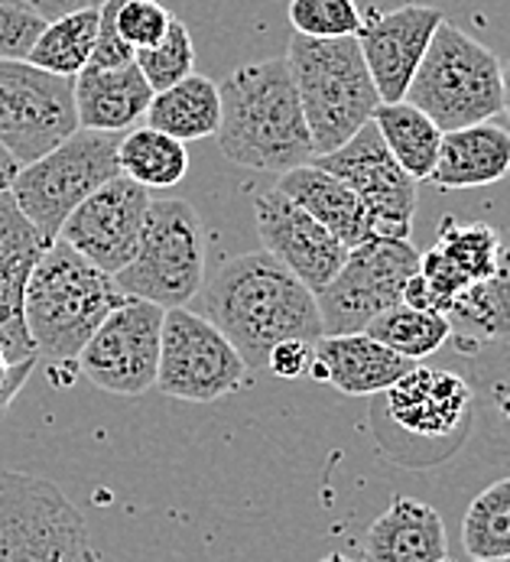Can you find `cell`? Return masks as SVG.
I'll return each instance as SVG.
<instances>
[{"label": "cell", "instance_id": "8d00e7d4", "mask_svg": "<svg viewBox=\"0 0 510 562\" xmlns=\"http://www.w3.org/2000/svg\"><path fill=\"white\" fill-rule=\"evenodd\" d=\"M134 46L124 43V36L117 33V0H104L101 3V23H98V43L91 49L86 69H121L134 63Z\"/></svg>", "mask_w": 510, "mask_h": 562}, {"label": "cell", "instance_id": "cb8c5ba5", "mask_svg": "<svg viewBox=\"0 0 510 562\" xmlns=\"http://www.w3.org/2000/svg\"><path fill=\"white\" fill-rule=\"evenodd\" d=\"M462 355L481 348H510V250L495 277L465 290L445 313Z\"/></svg>", "mask_w": 510, "mask_h": 562}, {"label": "cell", "instance_id": "d4e9b609", "mask_svg": "<svg viewBox=\"0 0 510 562\" xmlns=\"http://www.w3.org/2000/svg\"><path fill=\"white\" fill-rule=\"evenodd\" d=\"M147 127L170 134L179 144L218 137L222 127V91L218 81L192 72L189 79L157 91L147 111Z\"/></svg>", "mask_w": 510, "mask_h": 562}, {"label": "cell", "instance_id": "4dcf8cb0", "mask_svg": "<svg viewBox=\"0 0 510 562\" xmlns=\"http://www.w3.org/2000/svg\"><path fill=\"white\" fill-rule=\"evenodd\" d=\"M462 547L472 560L510 557V475L488 484L465 510Z\"/></svg>", "mask_w": 510, "mask_h": 562}, {"label": "cell", "instance_id": "603a6c76", "mask_svg": "<svg viewBox=\"0 0 510 562\" xmlns=\"http://www.w3.org/2000/svg\"><path fill=\"white\" fill-rule=\"evenodd\" d=\"M510 172V131L485 121L442 134L439 160L429 176L435 189H481L495 186Z\"/></svg>", "mask_w": 510, "mask_h": 562}, {"label": "cell", "instance_id": "ac0fdd59", "mask_svg": "<svg viewBox=\"0 0 510 562\" xmlns=\"http://www.w3.org/2000/svg\"><path fill=\"white\" fill-rule=\"evenodd\" d=\"M46 247L49 241L26 222L10 189L0 192V348L10 361L36 358L23 319V296Z\"/></svg>", "mask_w": 510, "mask_h": 562}, {"label": "cell", "instance_id": "2e32d148", "mask_svg": "<svg viewBox=\"0 0 510 562\" xmlns=\"http://www.w3.org/2000/svg\"><path fill=\"white\" fill-rule=\"evenodd\" d=\"M442 20V10L429 3H400L394 10L374 7L364 13L354 40L384 104L407 98Z\"/></svg>", "mask_w": 510, "mask_h": 562}, {"label": "cell", "instance_id": "836d02e7", "mask_svg": "<svg viewBox=\"0 0 510 562\" xmlns=\"http://www.w3.org/2000/svg\"><path fill=\"white\" fill-rule=\"evenodd\" d=\"M172 16L175 13L160 0H117V33L127 46H134V53L157 46L167 36Z\"/></svg>", "mask_w": 510, "mask_h": 562}, {"label": "cell", "instance_id": "30bf717a", "mask_svg": "<svg viewBox=\"0 0 510 562\" xmlns=\"http://www.w3.org/2000/svg\"><path fill=\"white\" fill-rule=\"evenodd\" d=\"M79 131L76 79L0 59V147L20 162L39 160Z\"/></svg>", "mask_w": 510, "mask_h": 562}, {"label": "cell", "instance_id": "9c48e42d", "mask_svg": "<svg viewBox=\"0 0 510 562\" xmlns=\"http://www.w3.org/2000/svg\"><path fill=\"white\" fill-rule=\"evenodd\" d=\"M0 562H98L82 510L49 479L0 472Z\"/></svg>", "mask_w": 510, "mask_h": 562}, {"label": "cell", "instance_id": "4fadbf2b", "mask_svg": "<svg viewBox=\"0 0 510 562\" xmlns=\"http://www.w3.org/2000/svg\"><path fill=\"white\" fill-rule=\"evenodd\" d=\"M167 310L127 296L79 355V374L114 397H144L157 387Z\"/></svg>", "mask_w": 510, "mask_h": 562}, {"label": "cell", "instance_id": "484cf974", "mask_svg": "<svg viewBox=\"0 0 510 562\" xmlns=\"http://www.w3.org/2000/svg\"><path fill=\"white\" fill-rule=\"evenodd\" d=\"M98 23H101V3L79 7L72 13H63L46 23L39 40L33 43L26 63L36 69H46L53 76L76 79L91 59V49L98 43Z\"/></svg>", "mask_w": 510, "mask_h": 562}, {"label": "cell", "instance_id": "ee69618b", "mask_svg": "<svg viewBox=\"0 0 510 562\" xmlns=\"http://www.w3.org/2000/svg\"><path fill=\"white\" fill-rule=\"evenodd\" d=\"M472 562H510V557H505V560H472Z\"/></svg>", "mask_w": 510, "mask_h": 562}, {"label": "cell", "instance_id": "d590c367", "mask_svg": "<svg viewBox=\"0 0 510 562\" xmlns=\"http://www.w3.org/2000/svg\"><path fill=\"white\" fill-rule=\"evenodd\" d=\"M468 361L475 364V378L485 381V394L491 401L495 416L501 419V432H505V446L510 456V348H481L468 355Z\"/></svg>", "mask_w": 510, "mask_h": 562}, {"label": "cell", "instance_id": "8fae6325", "mask_svg": "<svg viewBox=\"0 0 510 562\" xmlns=\"http://www.w3.org/2000/svg\"><path fill=\"white\" fill-rule=\"evenodd\" d=\"M420 273V250L404 238H374L348 250L336 280L316 296L322 331L351 335L404 303L407 283Z\"/></svg>", "mask_w": 510, "mask_h": 562}, {"label": "cell", "instance_id": "5b68a950", "mask_svg": "<svg viewBox=\"0 0 510 562\" xmlns=\"http://www.w3.org/2000/svg\"><path fill=\"white\" fill-rule=\"evenodd\" d=\"M286 63L299 91L316 157L339 150L374 121L381 94L364 66L358 40H309L293 33Z\"/></svg>", "mask_w": 510, "mask_h": 562}, {"label": "cell", "instance_id": "b9f144b4", "mask_svg": "<svg viewBox=\"0 0 510 562\" xmlns=\"http://www.w3.org/2000/svg\"><path fill=\"white\" fill-rule=\"evenodd\" d=\"M505 111H508L510 117V59L508 66H505Z\"/></svg>", "mask_w": 510, "mask_h": 562}, {"label": "cell", "instance_id": "8992f818", "mask_svg": "<svg viewBox=\"0 0 510 562\" xmlns=\"http://www.w3.org/2000/svg\"><path fill=\"white\" fill-rule=\"evenodd\" d=\"M442 131L495 121L505 111V63L462 26L442 20L407 98Z\"/></svg>", "mask_w": 510, "mask_h": 562}, {"label": "cell", "instance_id": "ba28073f", "mask_svg": "<svg viewBox=\"0 0 510 562\" xmlns=\"http://www.w3.org/2000/svg\"><path fill=\"white\" fill-rule=\"evenodd\" d=\"M117 290L160 310H182L205 283V235L195 205L154 199L134 260L114 277Z\"/></svg>", "mask_w": 510, "mask_h": 562}, {"label": "cell", "instance_id": "6da1fadb", "mask_svg": "<svg viewBox=\"0 0 510 562\" xmlns=\"http://www.w3.org/2000/svg\"><path fill=\"white\" fill-rule=\"evenodd\" d=\"M199 293L202 316L222 328L248 371H263L280 341L316 345L326 335L316 293L267 250L222 260Z\"/></svg>", "mask_w": 510, "mask_h": 562}, {"label": "cell", "instance_id": "7bdbcfd3", "mask_svg": "<svg viewBox=\"0 0 510 562\" xmlns=\"http://www.w3.org/2000/svg\"><path fill=\"white\" fill-rule=\"evenodd\" d=\"M319 562H351L348 557H341V553H329L326 560H319Z\"/></svg>", "mask_w": 510, "mask_h": 562}, {"label": "cell", "instance_id": "f546056e", "mask_svg": "<svg viewBox=\"0 0 510 562\" xmlns=\"http://www.w3.org/2000/svg\"><path fill=\"white\" fill-rule=\"evenodd\" d=\"M472 286L495 277L501 260H505V244L501 235L485 225V222H472V225H462L455 222L452 215L442 218L439 225V241L432 244Z\"/></svg>", "mask_w": 510, "mask_h": 562}, {"label": "cell", "instance_id": "f35d334b", "mask_svg": "<svg viewBox=\"0 0 510 562\" xmlns=\"http://www.w3.org/2000/svg\"><path fill=\"white\" fill-rule=\"evenodd\" d=\"M39 358H26V361H10L0 348V416L13 406L20 397V391L26 387L30 374L36 371Z\"/></svg>", "mask_w": 510, "mask_h": 562}, {"label": "cell", "instance_id": "7c38bea8", "mask_svg": "<svg viewBox=\"0 0 510 562\" xmlns=\"http://www.w3.org/2000/svg\"><path fill=\"white\" fill-rule=\"evenodd\" d=\"M248 381V364L238 348L202 313L167 310L157 387L185 403H215Z\"/></svg>", "mask_w": 510, "mask_h": 562}, {"label": "cell", "instance_id": "e575fe53", "mask_svg": "<svg viewBox=\"0 0 510 562\" xmlns=\"http://www.w3.org/2000/svg\"><path fill=\"white\" fill-rule=\"evenodd\" d=\"M46 23L49 20L33 3L0 0V59H26Z\"/></svg>", "mask_w": 510, "mask_h": 562}, {"label": "cell", "instance_id": "60d3db41", "mask_svg": "<svg viewBox=\"0 0 510 562\" xmlns=\"http://www.w3.org/2000/svg\"><path fill=\"white\" fill-rule=\"evenodd\" d=\"M16 172H20V162L13 160V157L0 147V192L10 189V182L16 179Z\"/></svg>", "mask_w": 510, "mask_h": 562}, {"label": "cell", "instance_id": "ffe728a7", "mask_svg": "<svg viewBox=\"0 0 510 562\" xmlns=\"http://www.w3.org/2000/svg\"><path fill=\"white\" fill-rule=\"evenodd\" d=\"M154 88L137 69V63L121 69H82L76 76V114L82 131L127 134L147 117Z\"/></svg>", "mask_w": 510, "mask_h": 562}, {"label": "cell", "instance_id": "277c9868", "mask_svg": "<svg viewBox=\"0 0 510 562\" xmlns=\"http://www.w3.org/2000/svg\"><path fill=\"white\" fill-rule=\"evenodd\" d=\"M475 416V387L445 368L417 364L371 403L381 449L404 465H435L452 456Z\"/></svg>", "mask_w": 510, "mask_h": 562}, {"label": "cell", "instance_id": "d6a6232c", "mask_svg": "<svg viewBox=\"0 0 510 562\" xmlns=\"http://www.w3.org/2000/svg\"><path fill=\"white\" fill-rule=\"evenodd\" d=\"M364 23L358 0H290V26L309 40H354Z\"/></svg>", "mask_w": 510, "mask_h": 562}, {"label": "cell", "instance_id": "4316f807", "mask_svg": "<svg viewBox=\"0 0 510 562\" xmlns=\"http://www.w3.org/2000/svg\"><path fill=\"white\" fill-rule=\"evenodd\" d=\"M374 124H377L387 150L394 154V160L400 162L417 182L432 176L435 160H439V147H442V131L420 108H413L410 101H394V104L381 101L374 111Z\"/></svg>", "mask_w": 510, "mask_h": 562}, {"label": "cell", "instance_id": "7a4b0ae2", "mask_svg": "<svg viewBox=\"0 0 510 562\" xmlns=\"http://www.w3.org/2000/svg\"><path fill=\"white\" fill-rule=\"evenodd\" d=\"M218 147L228 160L254 172L280 176L316 160L313 134L286 56L238 66L218 85Z\"/></svg>", "mask_w": 510, "mask_h": 562}, {"label": "cell", "instance_id": "5bb4252c", "mask_svg": "<svg viewBox=\"0 0 510 562\" xmlns=\"http://www.w3.org/2000/svg\"><path fill=\"white\" fill-rule=\"evenodd\" d=\"M313 166L332 172L364 202V209L374 218L377 238L410 241V228L420 202V182L394 160L374 121L364 124L339 150L316 157Z\"/></svg>", "mask_w": 510, "mask_h": 562}, {"label": "cell", "instance_id": "83f0119b", "mask_svg": "<svg viewBox=\"0 0 510 562\" xmlns=\"http://www.w3.org/2000/svg\"><path fill=\"white\" fill-rule=\"evenodd\" d=\"M117 162L121 176L134 179L144 189H172L189 172V150L163 131L134 127L127 131V137H121Z\"/></svg>", "mask_w": 510, "mask_h": 562}, {"label": "cell", "instance_id": "e0dca14e", "mask_svg": "<svg viewBox=\"0 0 510 562\" xmlns=\"http://www.w3.org/2000/svg\"><path fill=\"white\" fill-rule=\"evenodd\" d=\"M254 222L263 250L316 296L336 280L341 263L348 260V247L276 186L254 199Z\"/></svg>", "mask_w": 510, "mask_h": 562}, {"label": "cell", "instance_id": "52a82bcc", "mask_svg": "<svg viewBox=\"0 0 510 562\" xmlns=\"http://www.w3.org/2000/svg\"><path fill=\"white\" fill-rule=\"evenodd\" d=\"M117 147V134H98L79 127L46 157L20 166L16 179L10 182V195L16 209L26 215V222L46 241H59V232L69 222V215L104 182L121 176Z\"/></svg>", "mask_w": 510, "mask_h": 562}, {"label": "cell", "instance_id": "9a60e30c", "mask_svg": "<svg viewBox=\"0 0 510 562\" xmlns=\"http://www.w3.org/2000/svg\"><path fill=\"white\" fill-rule=\"evenodd\" d=\"M150 202V189L137 186L127 176H114L69 215L59 241L79 250L88 263H94L107 277H117L140 247Z\"/></svg>", "mask_w": 510, "mask_h": 562}, {"label": "cell", "instance_id": "f1b7e54d", "mask_svg": "<svg viewBox=\"0 0 510 562\" xmlns=\"http://www.w3.org/2000/svg\"><path fill=\"white\" fill-rule=\"evenodd\" d=\"M374 341H381L384 348H390L394 355H404L410 361H423L429 355H435L449 338H452V325L442 313L435 310H417L407 303H397L394 310L381 313L374 322H367L364 328Z\"/></svg>", "mask_w": 510, "mask_h": 562}, {"label": "cell", "instance_id": "74e56055", "mask_svg": "<svg viewBox=\"0 0 510 562\" xmlns=\"http://www.w3.org/2000/svg\"><path fill=\"white\" fill-rule=\"evenodd\" d=\"M313 364V345L309 341H280L273 345L270 358H267V371H273L283 381H296L299 374H306Z\"/></svg>", "mask_w": 510, "mask_h": 562}, {"label": "cell", "instance_id": "1f68e13d", "mask_svg": "<svg viewBox=\"0 0 510 562\" xmlns=\"http://www.w3.org/2000/svg\"><path fill=\"white\" fill-rule=\"evenodd\" d=\"M134 63L154 91H167L182 79H189L195 72V43L189 36V26L179 16H172L167 36L150 49H137Z\"/></svg>", "mask_w": 510, "mask_h": 562}, {"label": "cell", "instance_id": "44dd1931", "mask_svg": "<svg viewBox=\"0 0 510 562\" xmlns=\"http://www.w3.org/2000/svg\"><path fill=\"white\" fill-rule=\"evenodd\" d=\"M364 562H449L445 524L435 507L397 494L367 527Z\"/></svg>", "mask_w": 510, "mask_h": 562}, {"label": "cell", "instance_id": "ab89813d", "mask_svg": "<svg viewBox=\"0 0 510 562\" xmlns=\"http://www.w3.org/2000/svg\"><path fill=\"white\" fill-rule=\"evenodd\" d=\"M26 3H33L46 20H56L63 13H72L79 7H94V3H104V0H26Z\"/></svg>", "mask_w": 510, "mask_h": 562}, {"label": "cell", "instance_id": "d6986e66", "mask_svg": "<svg viewBox=\"0 0 510 562\" xmlns=\"http://www.w3.org/2000/svg\"><path fill=\"white\" fill-rule=\"evenodd\" d=\"M413 368L417 361L394 355L367 331H351V335H322L313 345L309 374L319 384H332L344 397H377L390 391Z\"/></svg>", "mask_w": 510, "mask_h": 562}, {"label": "cell", "instance_id": "7402d4cb", "mask_svg": "<svg viewBox=\"0 0 510 562\" xmlns=\"http://www.w3.org/2000/svg\"><path fill=\"white\" fill-rule=\"evenodd\" d=\"M276 189L283 195H290L303 212H309L348 250L377 238L374 218L364 209V202L341 179H336L332 172H326L319 166H313V162L283 172Z\"/></svg>", "mask_w": 510, "mask_h": 562}, {"label": "cell", "instance_id": "3957f363", "mask_svg": "<svg viewBox=\"0 0 510 562\" xmlns=\"http://www.w3.org/2000/svg\"><path fill=\"white\" fill-rule=\"evenodd\" d=\"M124 300L114 277L88 263L66 241H53L43 250L26 283L23 319L36 358L49 364L56 384L69 378L66 368H79L88 338Z\"/></svg>", "mask_w": 510, "mask_h": 562}]
</instances>
